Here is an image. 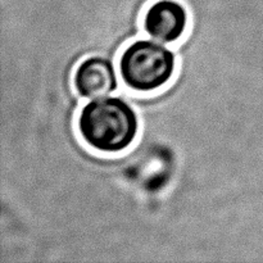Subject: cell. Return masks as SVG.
<instances>
[{"instance_id":"cell-1","label":"cell","mask_w":263,"mask_h":263,"mask_svg":"<svg viewBox=\"0 0 263 263\" xmlns=\"http://www.w3.org/2000/svg\"><path fill=\"white\" fill-rule=\"evenodd\" d=\"M77 131L82 141L98 153H122L138 138V113L120 97L95 98L82 105Z\"/></svg>"},{"instance_id":"cell-2","label":"cell","mask_w":263,"mask_h":263,"mask_svg":"<svg viewBox=\"0 0 263 263\" xmlns=\"http://www.w3.org/2000/svg\"><path fill=\"white\" fill-rule=\"evenodd\" d=\"M175 68L174 51L153 39L133 41L118 59L123 84L136 92H153L166 86L174 77Z\"/></svg>"},{"instance_id":"cell-3","label":"cell","mask_w":263,"mask_h":263,"mask_svg":"<svg viewBox=\"0 0 263 263\" xmlns=\"http://www.w3.org/2000/svg\"><path fill=\"white\" fill-rule=\"evenodd\" d=\"M189 14L184 4L177 0H157L149 5L143 15V30L153 40L175 44L184 36Z\"/></svg>"},{"instance_id":"cell-4","label":"cell","mask_w":263,"mask_h":263,"mask_svg":"<svg viewBox=\"0 0 263 263\" xmlns=\"http://www.w3.org/2000/svg\"><path fill=\"white\" fill-rule=\"evenodd\" d=\"M73 87L85 99L110 95L118 89L115 66L109 59L100 55L82 59L74 69Z\"/></svg>"}]
</instances>
